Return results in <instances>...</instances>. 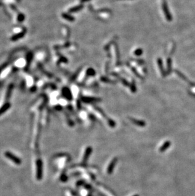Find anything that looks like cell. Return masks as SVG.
<instances>
[{
    "label": "cell",
    "mask_w": 195,
    "mask_h": 196,
    "mask_svg": "<svg viewBox=\"0 0 195 196\" xmlns=\"http://www.w3.org/2000/svg\"><path fill=\"white\" fill-rule=\"evenodd\" d=\"M42 177V162L39 160L37 161V178L40 180Z\"/></svg>",
    "instance_id": "7a4b0ae2"
},
{
    "label": "cell",
    "mask_w": 195,
    "mask_h": 196,
    "mask_svg": "<svg viewBox=\"0 0 195 196\" xmlns=\"http://www.w3.org/2000/svg\"><path fill=\"white\" fill-rule=\"evenodd\" d=\"M24 19H25V16L23 14H20L18 15V20L19 22H23Z\"/></svg>",
    "instance_id": "52a82bcc"
},
{
    "label": "cell",
    "mask_w": 195,
    "mask_h": 196,
    "mask_svg": "<svg viewBox=\"0 0 195 196\" xmlns=\"http://www.w3.org/2000/svg\"><path fill=\"white\" fill-rule=\"evenodd\" d=\"M5 156L7 158H8L10 159L11 161H12L14 163L17 164H21V160L18 158H17V156H15L14 154H12L10 152H5Z\"/></svg>",
    "instance_id": "6da1fadb"
},
{
    "label": "cell",
    "mask_w": 195,
    "mask_h": 196,
    "mask_svg": "<svg viewBox=\"0 0 195 196\" xmlns=\"http://www.w3.org/2000/svg\"><path fill=\"white\" fill-rule=\"evenodd\" d=\"M26 32V30H24L23 32H21L20 33H18L17 34H15L14 36H13L12 38H11V40L13 41H15L18 40L19 39L22 38L25 36V34Z\"/></svg>",
    "instance_id": "3957f363"
},
{
    "label": "cell",
    "mask_w": 195,
    "mask_h": 196,
    "mask_svg": "<svg viewBox=\"0 0 195 196\" xmlns=\"http://www.w3.org/2000/svg\"><path fill=\"white\" fill-rule=\"evenodd\" d=\"M10 107V104L9 103H6L3 106H2V107L0 108V116L1 114H4L7 110H8L9 108Z\"/></svg>",
    "instance_id": "277c9868"
},
{
    "label": "cell",
    "mask_w": 195,
    "mask_h": 196,
    "mask_svg": "<svg viewBox=\"0 0 195 196\" xmlns=\"http://www.w3.org/2000/svg\"><path fill=\"white\" fill-rule=\"evenodd\" d=\"M14 88V85L13 84H10L8 86V89H7V95H6V98L8 99L11 96V94L12 92V90Z\"/></svg>",
    "instance_id": "5b68a950"
},
{
    "label": "cell",
    "mask_w": 195,
    "mask_h": 196,
    "mask_svg": "<svg viewBox=\"0 0 195 196\" xmlns=\"http://www.w3.org/2000/svg\"><path fill=\"white\" fill-rule=\"evenodd\" d=\"M36 90V87H32V88H31V91H35Z\"/></svg>",
    "instance_id": "ba28073f"
},
{
    "label": "cell",
    "mask_w": 195,
    "mask_h": 196,
    "mask_svg": "<svg viewBox=\"0 0 195 196\" xmlns=\"http://www.w3.org/2000/svg\"><path fill=\"white\" fill-rule=\"evenodd\" d=\"M32 58H33L32 54L31 53H29L27 56V63L28 64V65H29L30 62H31V60H32Z\"/></svg>",
    "instance_id": "8992f818"
}]
</instances>
